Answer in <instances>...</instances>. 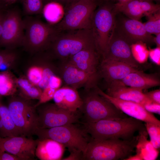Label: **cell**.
I'll return each instance as SVG.
<instances>
[{
    "label": "cell",
    "mask_w": 160,
    "mask_h": 160,
    "mask_svg": "<svg viewBox=\"0 0 160 160\" xmlns=\"http://www.w3.org/2000/svg\"><path fill=\"white\" fill-rule=\"evenodd\" d=\"M80 123L91 138L100 140H129L133 138L136 132L146 129L143 121L131 117L102 120L93 123Z\"/></svg>",
    "instance_id": "cell-1"
},
{
    "label": "cell",
    "mask_w": 160,
    "mask_h": 160,
    "mask_svg": "<svg viewBox=\"0 0 160 160\" xmlns=\"http://www.w3.org/2000/svg\"><path fill=\"white\" fill-rule=\"evenodd\" d=\"M93 45L91 29L64 31L58 32L46 51L53 58L62 62Z\"/></svg>",
    "instance_id": "cell-2"
},
{
    "label": "cell",
    "mask_w": 160,
    "mask_h": 160,
    "mask_svg": "<svg viewBox=\"0 0 160 160\" xmlns=\"http://www.w3.org/2000/svg\"><path fill=\"white\" fill-rule=\"evenodd\" d=\"M137 143V136L128 140H100L91 137L83 154V160H125L132 155Z\"/></svg>",
    "instance_id": "cell-3"
},
{
    "label": "cell",
    "mask_w": 160,
    "mask_h": 160,
    "mask_svg": "<svg viewBox=\"0 0 160 160\" xmlns=\"http://www.w3.org/2000/svg\"><path fill=\"white\" fill-rule=\"evenodd\" d=\"M38 138L55 140L68 148L70 152L75 150L85 152L91 137L82 126L74 124L49 128H37L34 134Z\"/></svg>",
    "instance_id": "cell-4"
},
{
    "label": "cell",
    "mask_w": 160,
    "mask_h": 160,
    "mask_svg": "<svg viewBox=\"0 0 160 160\" xmlns=\"http://www.w3.org/2000/svg\"><path fill=\"white\" fill-rule=\"evenodd\" d=\"M114 4L111 1L100 4L93 16L91 30L96 48L102 57L114 30L116 14Z\"/></svg>",
    "instance_id": "cell-5"
},
{
    "label": "cell",
    "mask_w": 160,
    "mask_h": 160,
    "mask_svg": "<svg viewBox=\"0 0 160 160\" xmlns=\"http://www.w3.org/2000/svg\"><path fill=\"white\" fill-rule=\"evenodd\" d=\"M23 20L24 49L32 54L46 51L58 33L55 25L29 16Z\"/></svg>",
    "instance_id": "cell-6"
},
{
    "label": "cell",
    "mask_w": 160,
    "mask_h": 160,
    "mask_svg": "<svg viewBox=\"0 0 160 160\" xmlns=\"http://www.w3.org/2000/svg\"><path fill=\"white\" fill-rule=\"evenodd\" d=\"M81 97L82 105L78 110L81 114L82 122L93 123L104 119H115L127 117L112 103L100 95L95 90H86Z\"/></svg>",
    "instance_id": "cell-7"
},
{
    "label": "cell",
    "mask_w": 160,
    "mask_h": 160,
    "mask_svg": "<svg viewBox=\"0 0 160 160\" xmlns=\"http://www.w3.org/2000/svg\"><path fill=\"white\" fill-rule=\"evenodd\" d=\"M35 104L19 95L9 96L7 106L20 136L31 137L34 135L38 121Z\"/></svg>",
    "instance_id": "cell-8"
},
{
    "label": "cell",
    "mask_w": 160,
    "mask_h": 160,
    "mask_svg": "<svg viewBox=\"0 0 160 160\" xmlns=\"http://www.w3.org/2000/svg\"><path fill=\"white\" fill-rule=\"evenodd\" d=\"M97 5L94 0H79L65 8L62 19L54 25L57 31L91 29L93 14Z\"/></svg>",
    "instance_id": "cell-9"
},
{
    "label": "cell",
    "mask_w": 160,
    "mask_h": 160,
    "mask_svg": "<svg viewBox=\"0 0 160 160\" xmlns=\"http://www.w3.org/2000/svg\"><path fill=\"white\" fill-rule=\"evenodd\" d=\"M34 55L27 66L25 76L33 84L43 90L48 86L52 76H59L58 68L52 62L54 58L46 51Z\"/></svg>",
    "instance_id": "cell-10"
},
{
    "label": "cell",
    "mask_w": 160,
    "mask_h": 160,
    "mask_svg": "<svg viewBox=\"0 0 160 160\" xmlns=\"http://www.w3.org/2000/svg\"><path fill=\"white\" fill-rule=\"evenodd\" d=\"M36 109L38 128H49L80 123L82 117L79 110L70 111L58 107L55 103H46L37 106Z\"/></svg>",
    "instance_id": "cell-11"
},
{
    "label": "cell",
    "mask_w": 160,
    "mask_h": 160,
    "mask_svg": "<svg viewBox=\"0 0 160 160\" xmlns=\"http://www.w3.org/2000/svg\"><path fill=\"white\" fill-rule=\"evenodd\" d=\"M24 36L23 20L20 9L15 7L6 13L0 38V45L6 49H15L22 46Z\"/></svg>",
    "instance_id": "cell-12"
},
{
    "label": "cell",
    "mask_w": 160,
    "mask_h": 160,
    "mask_svg": "<svg viewBox=\"0 0 160 160\" xmlns=\"http://www.w3.org/2000/svg\"><path fill=\"white\" fill-rule=\"evenodd\" d=\"M114 31L130 45L139 41L146 44L154 42V37L146 31L143 23L126 16L116 15Z\"/></svg>",
    "instance_id": "cell-13"
},
{
    "label": "cell",
    "mask_w": 160,
    "mask_h": 160,
    "mask_svg": "<svg viewBox=\"0 0 160 160\" xmlns=\"http://www.w3.org/2000/svg\"><path fill=\"white\" fill-rule=\"evenodd\" d=\"M58 67L59 76L65 86L76 89L84 87L86 90L96 87L99 74L83 71L68 61L61 62Z\"/></svg>",
    "instance_id": "cell-14"
},
{
    "label": "cell",
    "mask_w": 160,
    "mask_h": 160,
    "mask_svg": "<svg viewBox=\"0 0 160 160\" xmlns=\"http://www.w3.org/2000/svg\"><path fill=\"white\" fill-rule=\"evenodd\" d=\"M37 139L22 136L0 137V150L19 158L20 160L35 159Z\"/></svg>",
    "instance_id": "cell-15"
},
{
    "label": "cell",
    "mask_w": 160,
    "mask_h": 160,
    "mask_svg": "<svg viewBox=\"0 0 160 160\" xmlns=\"http://www.w3.org/2000/svg\"><path fill=\"white\" fill-rule=\"evenodd\" d=\"M95 89L100 95L127 116L145 123H150L160 126V120L152 113L146 111L141 105L112 97L99 88L96 87Z\"/></svg>",
    "instance_id": "cell-16"
},
{
    "label": "cell",
    "mask_w": 160,
    "mask_h": 160,
    "mask_svg": "<svg viewBox=\"0 0 160 160\" xmlns=\"http://www.w3.org/2000/svg\"><path fill=\"white\" fill-rule=\"evenodd\" d=\"M102 58L121 62L137 68L138 65L132 55L130 45L114 31Z\"/></svg>",
    "instance_id": "cell-17"
},
{
    "label": "cell",
    "mask_w": 160,
    "mask_h": 160,
    "mask_svg": "<svg viewBox=\"0 0 160 160\" xmlns=\"http://www.w3.org/2000/svg\"><path fill=\"white\" fill-rule=\"evenodd\" d=\"M99 66V74L109 85L121 81L132 72L139 71L127 64L112 60L102 59Z\"/></svg>",
    "instance_id": "cell-18"
},
{
    "label": "cell",
    "mask_w": 160,
    "mask_h": 160,
    "mask_svg": "<svg viewBox=\"0 0 160 160\" xmlns=\"http://www.w3.org/2000/svg\"><path fill=\"white\" fill-rule=\"evenodd\" d=\"M100 56L95 45H93L81 50L66 61L85 72L99 74L98 69Z\"/></svg>",
    "instance_id": "cell-19"
},
{
    "label": "cell",
    "mask_w": 160,
    "mask_h": 160,
    "mask_svg": "<svg viewBox=\"0 0 160 160\" xmlns=\"http://www.w3.org/2000/svg\"><path fill=\"white\" fill-rule=\"evenodd\" d=\"M105 93L112 97L133 102L142 105L153 103L142 90L125 86L119 81L109 84Z\"/></svg>",
    "instance_id": "cell-20"
},
{
    "label": "cell",
    "mask_w": 160,
    "mask_h": 160,
    "mask_svg": "<svg viewBox=\"0 0 160 160\" xmlns=\"http://www.w3.org/2000/svg\"><path fill=\"white\" fill-rule=\"evenodd\" d=\"M53 99L58 107L72 112L78 111L83 103L77 89L66 86L58 89Z\"/></svg>",
    "instance_id": "cell-21"
},
{
    "label": "cell",
    "mask_w": 160,
    "mask_h": 160,
    "mask_svg": "<svg viewBox=\"0 0 160 160\" xmlns=\"http://www.w3.org/2000/svg\"><path fill=\"white\" fill-rule=\"evenodd\" d=\"M35 156L41 160H62L65 147L62 144L48 138L37 139Z\"/></svg>",
    "instance_id": "cell-22"
},
{
    "label": "cell",
    "mask_w": 160,
    "mask_h": 160,
    "mask_svg": "<svg viewBox=\"0 0 160 160\" xmlns=\"http://www.w3.org/2000/svg\"><path fill=\"white\" fill-rule=\"evenodd\" d=\"M118 81L125 86L142 90L159 86L160 84V80L156 76L139 70L129 73Z\"/></svg>",
    "instance_id": "cell-23"
},
{
    "label": "cell",
    "mask_w": 160,
    "mask_h": 160,
    "mask_svg": "<svg viewBox=\"0 0 160 160\" xmlns=\"http://www.w3.org/2000/svg\"><path fill=\"white\" fill-rule=\"evenodd\" d=\"M0 96V137H5L20 136L12 119L7 106Z\"/></svg>",
    "instance_id": "cell-24"
},
{
    "label": "cell",
    "mask_w": 160,
    "mask_h": 160,
    "mask_svg": "<svg viewBox=\"0 0 160 160\" xmlns=\"http://www.w3.org/2000/svg\"><path fill=\"white\" fill-rule=\"evenodd\" d=\"M138 132L135 148L136 154L139 155L143 160L156 159L159 155V150L155 148L147 140L148 134L146 129Z\"/></svg>",
    "instance_id": "cell-25"
},
{
    "label": "cell",
    "mask_w": 160,
    "mask_h": 160,
    "mask_svg": "<svg viewBox=\"0 0 160 160\" xmlns=\"http://www.w3.org/2000/svg\"><path fill=\"white\" fill-rule=\"evenodd\" d=\"M19 95L28 100H39L42 90L31 82L25 75L17 78Z\"/></svg>",
    "instance_id": "cell-26"
},
{
    "label": "cell",
    "mask_w": 160,
    "mask_h": 160,
    "mask_svg": "<svg viewBox=\"0 0 160 160\" xmlns=\"http://www.w3.org/2000/svg\"><path fill=\"white\" fill-rule=\"evenodd\" d=\"M17 78L11 70L0 71V96H10L17 92Z\"/></svg>",
    "instance_id": "cell-27"
},
{
    "label": "cell",
    "mask_w": 160,
    "mask_h": 160,
    "mask_svg": "<svg viewBox=\"0 0 160 160\" xmlns=\"http://www.w3.org/2000/svg\"><path fill=\"white\" fill-rule=\"evenodd\" d=\"M116 13H122L127 17L138 20L144 15L139 0H132L125 3L114 4Z\"/></svg>",
    "instance_id": "cell-28"
},
{
    "label": "cell",
    "mask_w": 160,
    "mask_h": 160,
    "mask_svg": "<svg viewBox=\"0 0 160 160\" xmlns=\"http://www.w3.org/2000/svg\"><path fill=\"white\" fill-rule=\"evenodd\" d=\"M42 13L48 23L55 25L62 19L64 9L63 5L59 3L50 2L44 5Z\"/></svg>",
    "instance_id": "cell-29"
},
{
    "label": "cell",
    "mask_w": 160,
    "mask_h": 160,
    "mask_svg": "<svg viewBox=\"0 0 160 160\" xmlns=\"http://www.w3.org/2000/svg\"><path fill=\"white\" fill-rule=\"evenodd\" d=\"M18 58L15 49L0 50V71L11 70L15 65Z\"/></svg>",
    "instance_id": "cell-30"
},
{
    "label": "cell",
    "mask_w": 160,
    "mask_h": 160,
    "mask_svg": "<svg viewBox=\"0 0 160 160\" xmlns=\"http://www.w3.org/2000/svg\"><path fill=\"white\" fill-rule=\"evenodd\" d=\"M132 56L138 63L143 64L147 62L148 57L149 49L146 44L142 42H138L130 45Z\"/></svg>",
    "instance_id": "cell-31"
},
{
    "label": "cell",
    "mask_w": 160,
    "mask_h": 160,
    "mask_svg": "<svg viewBox=\"0 0 160 160\" xmlns=\"http://www.w3.org/2000/svg\"><path fill=\"white\" fill-rule=\"evenodd\" d=\"M23 11L27 16L42 13L43 0H22Z\"/></svg>",
    "instance_id": "cell-32"
},
{
    "label": "cell",
    "mask_w": 160,
    "mask_h": 160,
    "mask_svg": "<svg viewBox=\"0 0 160 160\" xmlns=\"http://www.w3.org/2000/svg\"><path fill=\"white\" fill-rule=\"evenodd\" d=\"M150 138V141L153 146L159 150L160 148V126L150 123L144 124Z\"/></svg>",
    "instance_id": "cell-33"
},
{
    "label": "cell",
    "mask_w": 160,
    "mask_h": 160,
    "mask_svg": "<svg viewBox=\"0 0 160 160\" xmlns=\"http://www.w3.org/2000/svg\"><path fill=\"white\" fill-rule=\"evenodd\" d=\"M147 18L148 20L143 23L146 31L151 34L160 33V11Z\"/></svg>",
    "instance_id": "cell-34"
},
{
    "label": "cell",
    "mask_w": 160,
    "mask_h": 160,
    "mask_svg": "<svg viewBox=\"0 0 160 160\" xmlns=\"http://www.w3.org/2000/svg\"><path fill=\"white\" fill-rule=\"evenodd\" d=\"M144 15L147 17L160 11V4H155L151 0H139Z\"/></svg>",
    "instance_id": "cell-35"
},
{
    "label": "cell",
    "mask_w": 160,
    "mask_h": 160,
    "mask_svg": "<svg viewBox=\"0 0 160 160\" xmlns=\"http://www.w3.org/2000/svg\"><path fill=\"white\" fill-rule=\"evenodd\" d=\"M57 90L47 86L42 91L38 102L35 104L36 107L38 106L47 103L52 99H53L54 95Z\"/></svg>",
    "instance_id": "cell-36"
},
{
    "label": "cell",
    "mask_w": 160,
    "mask_h": 160,
    "mask_svg": "<svg viewBox=\"0 0 160 160\" xmlns=\"http://www.w3.org/2000/svg\"><path fill=\"white\" fill-rule=\"evenodd\" d=\"M148 57L152 62L157 65H160V47L149 49Z\"/></svg>",
    "instance_id": "cell-37"
},
{
    "label": "cell",
    "mask_w": 160,
    "mask_h": 160,
    "mask_svg": "<svg viewBox=\"0 0 160 160\" xmlns=\"http://www.w3.org/2000/svg\"><path fill=\"white\" fill-rule=\"evenodd\" d=\"M62 82V80L59 75H54L50 78L47 86L57 90L60 87Z\"/></svg>",
    "instance_id": "cell-38"
},
{
    "label": "cell",
    "mask_w": 160,
    "mask_h": 160,
    "mask_svg": "<svg viewBox=\"0 0 160 160\" xmlns=\"http://www.w3.org/2000/svg\"><path fill=\"white\" fill-rule=\"evenodd\" d=\"M153 103L160 104V90L156 89L144 93Z\"/></svg>",
    "instance_id": "cell-39"
},
{
    "label": "cell",
    "mask_w": 160,
    "mask_h": 160,
    "mask_svg": "<svg viewBox=\"0 0 160 160\" xmlns=\"http://www.w3.org/2000/svg\"><path fill=\"white\" fill-rule=\"evenodd\" d=\"M142 106L149 112L160 114V104L151 103L144 104Z\"/></svg>",
    "instance_id": "cell-40"
},
{
    "label": "cell",
    "mask_w": 160,
    "mask_h": 160,
    "mask_svg": "<svg viewBox=\"0 0 160 160\" xmlns=\"http://www.w3.org/2000/svg\"><path fill=\"white\" fill-rule=\"evenodd\" d=\"M68 157L62 160H83V153L81 151L75 150L70 152Z\"/></svg>",
    "instance_id": "cell-41"
},
{
    "label": "cell",
    "mask_w": 160,
    "mask_h": 160,
    "mask_svg": "<svg viewBox=\"0 0 160 160\" xmlns=\"http://www.w3.org/2000/svg\"><path fill=\"white\" fill-rule=\"evenodd\" d=\"M0 160H20L13 155L0 150Z\"/></svg>",
    "instance_id": "cell-42"
},
{
    "label": "cell",
    "mask_w": 160,
    "mask_h": 160,
    "mask_svg": "<svg viewBox=\"0 0 160 160\" xmlns=\"http://www.w3.org/2000/svg\"><path fill=\"white\" fill-rule=\"evenodd\" d=\"M43 1L44 5L47 3L54 2L61 4L64 7L65 4L66 0H43Z\"/></svg>",
    "instance_id": "cell-43"
},
{
    "label": "cell",
    "mask_w": 160,
    "mask_h": 160,
    "mask_svg": "<svg viewBox=\"0 0 160 160\" xmlns=\"http://www.w3.org/2000/svg\"><path fill=\"white\" fill-rule=\"evenodd\" d=\"M1 10L0 9V38L2 31L3 24L6 16V15H4L1 13L0 11Z\"/></svg>",
    "instance_id": "cell-44"
},
{
    "label": "cell",
    "mask_w": 160,
    "mask_h": 160,
    "mask_svg": "<svg viewBox=\"0 0 160 160\" xmlns=\"http://www.w3.org/2000/svg\"><path fill=\"white\" fill-rule=\"evenodd\" d=\"M125 160H143L141 157L136 153L135 155H131L127 158Z\"/></svg>",
    "instance_id": "cell-45"
},
{
    "label": "cell",
    "mask_w": 160,
    "mask_h": 160,
    "mask_svg": "<svg viewBox=\"0 0 160 160\" xmlns=\"http://www.w3.org/2000/svg\"><path fill=\"white\" fill-rule=\"evenodd\" d=\"M155 35L156 36L154 37V42L156 44L157 47H160V33Z\"/></svg>",
    "instance_id": "cell-46"
},
{
    "label": "cell",
    "mask_w": 160,
    "mask_h": 160,
    "mask_svg": "<svg viewBox=\"0 0 160 160\" xmlns=\"http://www.w3.org/2000/svg\"><path fill=\"white\" fill-rule=\"evenodd\" d=\"M78 0H66V3L64 8L75 2Z\"/></svg>",
    "instance_id": "cell-47"
},
{
    "label": "cell",
    "mask_w": 160,
    "mask_h": 160,
    "mask_svg": "<svg viewBox=\"0 0 160 160\" xmlns=\"http://www.w3.org/2000/svg\"><path fill=\"white\" fill-rule=\"evenodd\" d=\"M7 6V4L2 0H0V9H1Z\"/></svg>",
    "instance_id": "cell-48"
},
{
    "label": "cell",
    "mask_w": 160,
    "mask_h": 160,
    "mask_svg": "<svg viewBox=\"0 0 160 160\" xmlns=\"http://www.w3.org/2000/svg\"><path fill=\"white\" fill-rule=\"evenodd\" d=\"M17 0H9L7 3V5L8 6L13 4Z\"/></svg>",
    "instance_id": "cell-49"
},
{
    "label": "cell",
    "mask_w": 160,
    "mask_h": 160,
    "mask_svg": "<svg viewBox=\"0 0 160 160\" xmlns=\"http://www.w3.org/2000/svg\"><path fill=\"white\" fill-rule=\"evenodd\" d=\"M97 3L98 5L100 4L103 2L105 1H108L107 0H94Z\"/></svg>",
    "instance_id": "cell-50"
},
{
    "label": "cell",
    "mask_w": 160,
    "mask_h": 160,
    "mask_svg": "<svg viewBox=\"0 0 160 160\" xmlns=\"http://www.w3.org/2000/svg\"><path fill=\"white\" fill-rule=\"evenodd\" d=\"M126 0H117V3H124Z\"/></svg>",
    "instance_id": "cell-51"
},
{
    "label": "cell",
    "mask_w": 160,
    "mask_h": 160,
    "mask_svg": "<svg viewBox=\"0 0 160 160\" xmlns=\"http://www.w3.org/2000/svg\"><path fill=\"white\" fill-rule=\"evenodd\" d=\"M151 0L153 2L154 1L156 2V4H159L160 0Z\"/></svg>",
    "instance_id": "cell-52"
},
{
    "label": "cell",
    "mask_w": 160,
    "mask_h": 160,
    "mask_svg": "<svg viewBox=\"0 0 160 160\" xmlns=\"http://www.w3.org/2000/svg\"><path fill=\"white\" fill-rule=\"evenodd\" d=\"M7 5V3L9 0H2Z\"/></svg>",
    "instance_id": "cell-53"
},
{
    "label": "cell",
    "mask_w": 160,
    "mask_h": 160,
    "mask_svg": "<svg viewBox=\"0 0 160 160\" xmlns=\"http://www.w3.org/2000/svg\"><path fill=\"white\" fill-rule=\"evenodd\" d=\"M108 1H113L114 0H116V1H117V0H107Z\"/></svg>",
    "instance_id": "cell-54"
}]
</instances>
